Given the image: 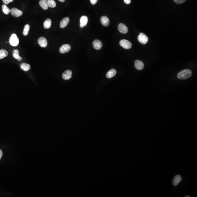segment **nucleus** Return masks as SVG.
<instances>
[{"label":"nucleus","instance_id":"ddd939ff","mask_svg":"<svg viewBox=\"0 0 197 197\" xmlns=\"http://www.w3.org/2000/svg\"><path fill=\"white\" fill-rule=\"evenodd\" d=\"M182 180V177L180 175H177L174 177L172 181V184L174 186H177Z\"/></svg>","mask_w":197,"mask_h":197},{"label":"nucleus","instance_id":"c85d7f7f","mask_svg":"<svg viewBox=\"0 0 197 197\" xmlns=\"http://www.w3.org/2000/svg\"><path fill=\"white\" fill-rule=\"evenodd\" d=\"M3 155V152L1 150H0V160L1 159Z\"/></svg>","mask_w":197,"mask_h":197},{"label":"nucleus","instance_id":"f8f14e48","mask_svg":"<svg viewBox=\"0 0 197 197\" xmlns=\"http://www.w3.org/2000/svg\"><path fill=\"white\" fill-rule=\"evenodd\" d=\"M135 66L138 70H141L144 68V64L140 60H136L135 62Z\"/></svg>","mask_w":197,"mask_h":197},{"label":"nucleus","instance_id":"7c9ffc66","mask_svg":"<svg viewBox=\"0 0 197 197\" xmlns=\"http://www.w3.org/2000/svg\"><path fill=\"white\" fill-rule=\"evenodd\" d=\"M185 197H190V196H185Z\"/></svg>","mask_w":197,"mask_h":197},{"label":"nucleus","instance_id":"6ab92c4d","mask_svg":"<svg viewBox=\"0 0 197 197\" xmlns=\"http://www.w3.org/2000/svg\"><path fill=\"white\" fill-rule=\"evenodd\" d=\"M13 56L15 59L18 60V61H21L22 60V58L19 55V51L17 49L14 50L13 51Z\"/></svg>","mask_w":197,"mask_h":197},{"label":"nucleus","instance_id":"9d476101","mask_svg":"<svg viewBox=\"0 0 197 197\" xmlns=\"http://www.w3.org/2000/svg\"><path fill=\"white\" fill-rule=\"evenodd\" d=\"M72 72L71 71L69 70L66 71L62 74V78L66 80L70 79L72 77Z\"/></svg>","mask_w":197,"mask_h":197},{"label":"nucleus","instance_id":"7ed1b4c3","mask_svg":"<svg viewBox=\"0 0 197 197\" xmlns=\"http://www.w3.org/2000/svg\"><path fill=\"white\" fill-rule=\"evenodd\" d=\"M138 40L142 44L145 45L146 44L149 40V38L146 35L143 33H140L138 36Z\"/></svg>","mask_w":197,"mask_h":197},{"label":"nucleus","instance_id":"2eb2a0df","mask_svg":"<svg viewBox=\"0 0 197 197\" xmlns=\"http://www.w3.org/2000/svg\"><path fill=\"white\" fill-rule=\"evenodd\" d=\"M39 5L44 10H46L48 9L49 5L47 0H40L39 2Z\"/></svg>","mask_w":197,"mask_h":197},{"label":"nucleus","instance_id":"f03ea898","mask_svg":"<svg viewBox=\"0 0 197 197\" xmlns=\"http://www.w3.org/2000/svg\"><path fill=\"white\" fill-rule=\"evenodd\" d=\"M19 43V38L17 35L15 34H13L10 39V44L11 46H16L18 45Z\"/></svg>","mask_w":197,"mask_h":197},{"label":"nucleus","instance_id":"a878e982","mask_svg":"<svg viewBox=\"0 0 197 197\" xmlns=\"http://www.w3.org/2000/svg\"><path fill=\"white\" fill-rule=\"evenodd\" d=\"M14 0H2L3 2L5 5H8L10 2H13Z\"/></svg>","mask_w":197,"mask_h":197},{"label":"nucleus","instance_id":"39448f33","mask_svg":"<svg viewBox=\"0 0 197 197\" xmlns=\"http://www.w3.org/2000/svg\"><path fill=\"white\" fill-rule=\"evenodd\" d=\"M71 49V46L69 44L63 45L60 48L59 51L61 54H64L69 52Z\"/></svg>","mask_w":197,"mask_h":197},{"label":"nucleus","instance_id":"bb28decb","mask_svg":"<svg viewBox=\"0 0 197 197\" xmlns=\"http://www.w3.org/2000/svg\"><path fill=\"white\" fill-rule=\"evenodd\" d=\"M98 0H90L91 3L92 5H95L97 2Z\"/></svg>","mask_w":197,"mask_h":197},{"label":"nucleus","instance_id":"393cba45","mask_svg":"<svg viewBox=\"0 0 197 197\" xmlns=\"http://www.w3.org/2000/svg\"><path fill=\"white\" fill-rule=\"evenodd\" d=\"M187 0H174V1L177 4H182L184 2Z\"/></svg>","mask_w":197,"mask_h":197},{"label":"nucleus","instance_id":"6e6552de","mask_svg":"<svg viewBox=\"0 0 197 197\" xmlns=\"http://www.w3.org/2000/svg\"><path fill=\"white\" fill-rule=\"evenodd\" d=\"M118 29L120 33L123 34H126L127 33L128 29L124 24L121 23L119 25Z\"/></svg>","mask_w":197,"mask_h":197},{"label":"nucleus","instance_id":"a211bd4d","mask_svg":"<svg viewBox=\"0 0 197 197\" xmlns=\"http://www.w3.org/2000/svg\"><path fill=\"white\" fill-rule=\"evenodd\" d=\"M51 21L50 19H47L45 20L44 22V28L45 29H48L50 28L51 26Z\"/></svg>","mask_w":197,"mask_h":197},{"label":"nucleus","instance_id":"4be33fe9","mask_svg":"<svg viewBox=\"0 0 197 197\" xmlns=\"http://www.w3.org/2000/svg\"><path fill=\"white\" fill-rule=\"evenodd\" d=\"M2 9L3 11L5 14L7 15L9 14L10 12V10L5 4H4L2 5Z\"/></svg>","mask_w":197,"mask_h":197},{"label":"nucleus","instance_id":"20e7f679","mask_svg":"<svg viewBox=\"0 0 197 197\" xmlns=\"http://www.w3.org/2000/svg\"><path fill=\"white\" fill-rule=\"evenodd\" d=\"M121 46L124 48L126 49H130L132 47V44L129 40H122L120 42Z\"/></svg>","mask_w":197,"mask_h":197},{"label":"nucleus","instance_id":"4468645a","mask_svg":"<svg viewBox=\"0 0 197 197\" xmlns=\"http://www.w3.org/2000/svg\"><path fill=\"white\" fill-rule=\"evenodd\" d=\"M101 22L103 26H108L110 24V20L107 16H102L101 18Z\"/></svg>","mask_w":197,"mask_h":197},{"label":"nucleus","instance_id":"1a4fd4ad","mask_svg":"<svg viewBox=\"0 0 197 197\" xmlns=\"http://www.w3.org/2000/svg\"><path fill=\"white\" fill-rule=\"evenodd\" d=\"M93 46L96 50H100L102 48L103 44L100 40H96L93 42Z\"/></svg>","mask_w":197,"mask_h":197},{"label":"nucleus","instance_id":"9b49d317","mask_svg":"<svg viewBox=\"0 0 197 197\" xmlns=\"http://www.w3.org/2000/svg\"><path fill=\"white\" fill-rule=\"evenodd\" d=\"M88 21V18L86 16H83L81 17L80 20V26L81 28L86 26Z\"/></svg>","mask_w":197,"mask_h":197},{"label":"nucleus","instance_id":"c756f323","mask_svg":"<svg viewBox=\"0 0 197 197\" xmlns=\"http://www.w3.org/2000/svg\"><path fill=\"white\" fill-rule=\"evenodd\" d=\"M59 1L61 2H64L65 1V0H59Z\"/></svg>","mask_w":197,"mask_h":197},{"label":"nucleus","instance_id":"f3484780","mask_svg":"<svg viewBox=\"0 0 197 197\" xmlns=\"http://www.w3.org/2000/svg\"><path fill=\"white\" fill-rule=\"evenodd\" d=\"M116 71L114 69H112L110 70L106 74V77L107 78H111L115 76L116 74Z\"/></svg>","mask_w":197,"mask_h":197},{"label":"nucleus","instance_id":"412c9836","mask_svg":"<svg viewBox=\"0 0 197 197\" xmlns=\"http://www.w3.org/2000/svg\"><path fill=\"white\" fill-rule=\"evenodd\" d=\"M21 69L25 71H27L30 69V66L26 63H23L20 65Z\"/></svg>","mask_w":197,"mask_h":197},{"label":"nucleus","instance_id":"aec40b11","mask_svg":"<svg viewBox=\"0 0 197 197\" xmlns=\"http://www.w3.org/2000/svg\"><path fill=\"white\" fill-rule=\"evenodd\" d=\"M8 55V52L5 49L0 50V59H2L6 57Z\"/></svg>","mask_w":197,"mask_h":197},{"label":"nucleus","instance_id":"f257e3e1","mask_svg":"<svg viewBox=\"0 0 197 197\" xmlns=\"http://www.w3.org/2000/svg\"><path fill=\"white\" fill-rule=\"evenodd\" d=\"M192 75V72L191 70L189 69H185L180 72L178 74L177 77L180 79H186L190 77Z\"/></svg>","mask_w":197,"mask_h":197},{"label":"nucleus","instance_id":"b1692460","mask_svg":"<svg viewBox=\"0 0 197 197\" xmlns=\"http://www.w3.org/2000/svg\"><path fill=\"white\" fill-rule=\"evenodd\" d=\"M30 29V25L28 24L26 25L25 26L23 32V34L25 36H26L29 33V30Z\"/></svg>","mask_w":197,"mask_h":197},{"label":"nucleus","instance_id":"423d86ee","mask_svg":"<svg viewBox=\"0 0 197 197\" xmlns=\"http://www.w3.org/2000/svg\"><path fill=\"white\" fill-rule=\"evenodd\" d=\"M11 14L13 16L15 17H18L21 16L23 14V12L21 10H19L15 8H12L10 10Z\"/></svg>","mask_w":197,"mask_h":197},{"label":"nucleus","instance_id":"dca6fc26","mask_svg":"<svg viewBox=\"0 0 197 197\" xmlns=\"http://www.w3.org/2000/svg\"><path fill=\"white\" fill-rule=\"evenodd\" d=\"M69 22V18L68 17H66L61 20L60 23V27L64 28L66 27Z\"/></svg>","mask_w":197,"mask_h":197},{"label":"nucleus","instance_id":"0eeeda50","mask_svg":"<svg viewBox=\"0 0 197 197\" xmlns=\"http://www.w3.org/2000/svg\"><path fill=\"white\" fill-rule=\"evenodd\" d=\"M38 44L42 48H45L48 45L47 40L44 37H40L39 38L38 40Z\"/></svg>","mask_w":197,"mask_h":197},{"label":"nucleus","instance_id":"cd10ccee","mask_svg":"<svg viewBox=\"0 0 197 197\" xmlns=\"http://www.w3.org/2000/svg\"><path fill=\"white\" fill-rule=\"evenodd\" d=\"M124 2L126 4H129L131 3V0H124Z\"/></svg>","mask_w":197,"mask_h":197},{"label":"nucleus","instance_id":"5701e85b","mask_svg":"<svg viewBox=\"0 0 197 197\" xmlns=\"http://www.w3.org/2000/svg\"><path fill=\"white\" fill-rule=\"evenodd\" d=\"M49 7L50 8H55L56 7V3L54 0H47Z\"/></svg>","mask_w":197,"mask_h":197}]
</instances>
